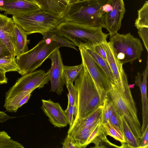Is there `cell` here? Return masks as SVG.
Masks as SVG:
<instances>
[{"instance_id": "9c48e42d", "label": "cell", "mask_w": 148, "mask_h": 148, "mask_svg": "<svg viewBox=\"0 0 148 148\" xmlns=\"http://www.w3.org/2000/svg\"><path fill=\"white\" fill-rule=\"evenodd\" d=\"M82 62L86 67L98 91L101 101H103L112 84L102 69L83 48H79Z\"/></svg>"}, {"instance_id": "d4e9b609", "label": "cell", "mask_w": 148, "mask_h": 148, "mask_svg": "<svg viewBox=\"0 0 148 148\" xmlns=\"http://www.w3.org/2000/svg\"><path fill=\"white\" fill-rule=\"evenodd\" d=\"M102 128L104 133L120 141L121 144L126 143L122 132L108 121L102 124Z\"/></svg>"}, {"instance_id": "3957f363", "label": "cell", "mask_w": 148, "mask_h": 148, "mask_svg": "<svg viewBox=\"0 0 148 148\" xmlns=\"http://www.w3.org/2000/svg\"><path fill=\"white\" fill-rule=\"evenodd\" d=\"M56 29L60 34L79 48L105 43L109 35L104 33L101 27H88L70 22H62Z\"/></svg>"}, {"instance_id": "f546056e", "label": "cell", "mask_w": 148, "mask_h": 148, "mask_svg": "<svg viewBox=\"0 0 148 148\" xmlns=\"http://www.w3.org/2000/svg\"><path fill=\"white\" fill-rule=\"evenodd\" d=\"M107 135L102 130L101 133L92 141L91 143H94L95 148H106L108 146L117 147H120L112 143L107 139Z\"/></svg>"}, {"instance_id": "7402d4cb", "label": "cell", "mask_w": 148, "mask_h": 148, "mask_svg": "<svg viewBox=\"0 0 148 148\" xmlns=\"http://www.w3.org/2000/svg\"><path fill=\"white\" fill-rule=\"evenodd\" d=\"M102 69L111 82L112 85H115V80L114 75L108 62L103 59L91 49L83 48Z\"/></svg>"}, {"instance_id": "7c38bea8", "label": "cell", "mask_w": 148, "mask_h": 148, "mask_svg": "<svg viewBox=\"0 0 148 148\" xmlns=\"http://www.w3.org/2000/svg\"><path fill=\"white\" fill-rule=\"evenodd\" d=\"M106 52L108 62L114 75L115 85L119 87L129 86L127 77L123 64L117 59L110 42L102 44Z\"/></svg>"}, {"instance_id": "4dcf8cb0", "label": "cell", "mask_w": 148, "mask_h": 148, "mask_svg": "<svg viewBox=\"0 0 148 148\" xmlns=\"http://www.w3.org/2000/svg\"><path fill=\"white\" fill-rule=\"evenodd\" d=\"M66 85L69 92L67 95L68 103L77 108V93L76 89L73 84L71 83H68Z\"/></svg>"}, {"instance_id": "ee69618b", "label": "cell", "mask_w": 148, "mask_h": 148, "mask_svg": "<svg viewBox=\"0 0 148 148\" xmlns=\"http://www.w3.org/2000/svg\"><path fill=\"white\" fill-rule=\"evenodd\" d=\"M25 1L36 3L34 0H23Z\"/></svg>"}, {"instance_id": "f35d334b", "label": "cell", "mask_w": 148, "mask_h": 148, "mask_svg": "<svg viewBox=\"0 0 148 148\" xmlns=\"http://www.w3.org/2000/svg\"><path fill=\"white\" fill-rule=\"evenodd\" d=\"M62 148H77L71 137L67 134L62 143Z\"/></svg>"}, {"instance_id": "e575fe53", "label": "cell", "mask_w": 148, "mask_h": 148, "mask_svg": "<svg viewBox=\"0 0 148 148\" xmlns=\"http://www.w3.org/2000/svg\"><path fill=\"white\" fill-rule=\"evenodd\" d=\"M102 130V124L101 120L98 123L90 134L86 143V146L89 144L91 143L95 138L101 133Z\"/></svg>"}, {"instance_id": "44dd1931", "label": "cell", "mask_w": 148, "mask_h": 148, "mask_svg": "<svg viewBox=\"0 0 148 148\" xmlns=\"http://www.w3.org/2000/svg\"><path fill=\"white\" fill-rule=\"evenodd\" d=\"M122 132L126 144L125 147L127 148H139L140 146V139L136 137L133 133L127 123L123 115L121 116Z\"/></svg>"}, {"instance_id": "4316f807", "label": "cell", "mask_w": 148, "mask_h": 148, "mask_svg": "<svg viewBox=\"0 0 148 148\" xmlns=\"http://www.w3.org/2000/svg\"><path fill=\"white\" fill-rule=\"evenodd\" d=\"M0 148H24L18 142L12 139L7 133L3 131L0 132Z\"/></svg>"}, {"instance_id": "6da1fadb", "label": "cell", "mask_w": 148, "mask_h": 148, "mask_svg": "<svg viewBox=\"0 0 148 148\" xmlns=\"http://www.w3.org/2000/svg\"><path fill=\"white\" fill-rule=\"evenodd\" d=\"M109 0H82L69 3L62 22H70L85 26L104 28L105 13L102 7Z\"/></svg>"}, {"instance_id": "ba28073f", "label": "cell", "mask_w": 148, "mask_h": 148, "mask_svg": "<svg viewBox=\"0 0 148 148\" xmlns=\"http://www.w3.org/2000/svg\"><path fill=\"white\" fill-rule=\"evenodd\" d=\"M49 81L48 72L42 70L22 75L5 93V100L24 92H32L37 88H43Z\"/></svg>"}, {"instance_id": "ac0fdd59", "label": "cell", "mask_w": 148, "mask_h": 148, "mask_svg": "<svg viewBox=\"0 0 148 148\" xmlns=\"http://www.w3.org/2000/svg\"><path fill=\"white\" fill-rule=\"evenodd\" d=\"M27 35L18 25L15 23L12 37L15 56H19L28 51Z\"/></svg>"}, {"instance_id": "e0dca14e", "label": "cell", "mask_w": 148, "mask_h": 148, "mask_svg": "<svg viewBox=\"0 0 148 148\" xmlns=\"http://www.w3.org/2000/svg\"><path fill=\"white\" fill-rule=\"evenodd\" d=\"M34 0L42 11L62 18L69 4L67 0Z\"/></svg>"}, {"instance_id": "1f68e13d", "label": "cell", "mask_w": 148, "mask_h": 148, "mask_svg": "<svg viewBox=\"0 0 148 148\" xmlns=\"http://www.w3.org/2000/svg\"><path fill=\"white\" fill-rule=\"evenodd\" d=\"M108 121L122 132L121 115L115 106L114 111L110 117Z\"/></svg>"}, {"instance_id": "60d3db41", "label": "cell", "mask_w": 148, "mask_h": 148, "mask_svg": "<svg viewBox=\"0 0 148 148\" xmlns=\"http://www.w3.org/2000/svg\"><path fill=\"white\" fill-rule=\"evenodd\" d=\"M31 93H30L28 94L26 97H25L20 102L18 106V108L21 107L23 105L26 103L29 99L31 95Z\"/></svg>"}, {"instance_id": "5b68a950", "label": "cell", "mask_w": 148, "mask_h": 148, "mask_svg": "<svg viewBox=\"0 0 148 148\" xmlns=\"http://www.w3.org/2000/svg\"><path fill=\"white\" fill-rule=\"evenodd\" d=\"M62 18L41 10L19 13L12 16L15 23L28 35L35 33L42 34L56 29L62 22Z\"/></svg>"}, {"instance_id": "74e56055", "label": "cell", "mask_w": 148, "mask_h": 148, "mask_svg": "<svg viewBox=\"0 0 148 148\" xmlns=\"http://www.w3.org/2000/svg\"><path fill=\"white\" fill-rule=\"evenodd\" d=\"M140 148H148V126L144 133L142 134L140 139Z\"/></svg>"}, {"instance_id": "b9f144b4", "label": "cell", "mask_w": 148, "mask_h": 148, "mask_svg": "<svg viewBox=\"0 0 148 148\" xmlns=\"http://www.w3.org/2000/svg\"><path fill=\"white\" fill-rule=\"evenodd\" d=\"M5 74L0 71V85L7 83V79L5 76Z\"/></svg>"}, {"instance_id": "ab89813d", "label": "cell", "mask_w": 148, "mask_h": 148, "mask_svg": "<svg viewBox=\"0 0 148 148\" xmlns=\"http://www.w3.org/2000/svg\"><path fill=\"white\" fill-rule=\"evenodd\" d=\"M16 118L8 116L5 112L0 111V123L5 122L9 119Z\"/></svg>"}, {"instance_id": "9a60e30c", "label": "cell", "mask_w": 148, "mask_h": 148, "mask_svg": "<svg viewBox=\"0 0 148 148\" xmlns=\"http://www.w3.org/2000/svg\"><path fill=\"white\" fill-rule=\"evenodd\" d=\"M148 72V59L146 67L142 74L138 72L135 77V83L138 86L141 92L142 103L143 123L141 126V134L145 132L148 126V101L147 95V83Z\"/></svg>"}, {"instance_id": "83f0119b", "label": "cell", "mask_w": 148, "mask_h": 148, "mask_svg": "<svg viewBox=\"0 0 148 148\" xmlns=\"http://www.w3.org/2000/svg\"><path fill=\"white\" fill-rule=\"evenodd\" d=\"M102 105L103 108L101 119L102 124L105 123L108 121L114 109L113 103L107 95L103 101Z\"/></svg>"}, {"instance_id": "484cf974", "label": "cell", "mask_w": 148, "mask_h": 148, "mask_svg": "<svg viewBox=\"0 0 148 148\" xmlns=\"http://www.w3.org/2000/svg\"><path fill=\"white\" fill-rule=\"evenodd\" d=\"M138 11V16L135 21V26L138 29L143 27H148V1L145 2Z\"/></svg>"}, {"instance_id": "603a6c76", "label": "cell", "mask_w": 148, "mask_h": 148, "mask_svg": "<svg viewBox=\"0 0 148 148\" xmlns=\"http://www.w3.org/2000/svg\"><path fill=\"white\" fill-rule=\"evenodd\" d=\"M84 67L82 62L74 66H64L63 75L65 84L73 82L79 77L83 71Z\"/></svg>"}, {"instance_id": "7bdbcfd3", "label": "cell", "mask_w": 148, "mask_h": 148, "mask_svg": "<svg viewBox=\"0 0 148 148\" xmlns=\"http://www.w3.org/2000/svg\"><path fill=\"white\" fill-rule=\"evenodd\" d=\"M69 3H73L82 0H67Z\"/></svg>"}, {"instance_id": "7a4b0ae2", "label": "cell", "mask_w": 148, "mask_h": 148, "mask_svg": "<svg viewBox=\"0 0 148 148\" xmlns=\"http://www.w3.org/2000/svg\"><path fill=\"white\" fill-rule=\"evenodd\" d=\"M83 65L84 70L75 81L74 85L77 93V113L72 125L86 117L102 105L95 84L86 67Z\"/></svg>"}, {"instance_id": "8fae6325", "label": "cell", "mask_w": 148, "mask_h": 148, "mask_svg": "<svg viewBox=\"0 0 148 148\" xmlns=\"http://www.w3.org/2000/svg\"><path fill=\"white\" fill-rule=\"evenodd\" d=\"M111 8L105 14L104 28L110 36L116 33L121 27V21L125 12L123 0H110Z\"/></svg>"}, {"instance_id": "cb8c5ba5", "label": "cell", "mask_w": 148, "mask_h": 148, "mask_svg": "<svg viewBox=\"0 0 148 148\" xmlns=\"http://www.w3.org/2000/svg\"><path fill=\"white\" fill-rule=\"evenodd\" d=\"M56 28L42 34L43 39H49L57 42L60 47H66L77 50L76 46L64 36L60 34Z\"/></svg>"}, {"instance_id": "836d02e7", "label": "cell", "mask_w": 148, "mask_h": 148, "mask_svg": "<svg viewBox=\"0 0 148 148\" xmlns=\"http://www.w3.org/2000/svg\"><path fill=\"white\" fill-rule=\"evenodd\" d=\"M0 59H15L8 48L0 39Z\"/></svg>"}, {"instance_id": "2e32d148", "label": "cell", "mask_w": 148, "mask_h": 148, "mask_svg": "<svg viewBox=\"0 0 148 148\" xmlns=\"http://www.w3.org/2000/svg\"><path fill=\"white\" fill-rule=\"evenodd\" d=\"M15 24L12 18L0 14V39L8 48L14 58L15 56L12 37Z\"/></svg>"}, {"instance_id": "f1b7e54d", "label": "cell", "mask_w": 148, "mask_h": 148, "mask_svg": "<svg viewBox=\"0 0 148 148\" xmlns=\"http://www.w3.org/2000/svg\"><path fill=\"white\" fill-rule=\"evenodd\" d=\"M14 59H0V71L5 73L9 71L18 72L19 69Z\"/></svg>"}, {"instance_id": "8d00e7d4", "label": "cell", "mask_w": 148, "mask_h": 148, "mask_svg": "<svg viewBox=\"0 0 148 148\" xmlns=\"http://www.w3.org/2000/svg\"><path fill=\"white\" fill-rule=\"evenodd\" d=\"M87 48L91 49L103 59L108 62L106 53L102 44H98L92 47Z\"/></svg>"}, {"instance_id": "52a82bcc", "label": "cell", "mask_w": 148, "mask_h": 148, "mask_svg": "<svg viewBox=\"0 0 148 148\" xmlns=\"http://www.w3.org/2000/svg\"><path fill=\"white\" fill-rule=\"evenodd\" d=\"M110 42L117 59L123 64H132L140 58L143 51L140 40L130 33L120 34L118 33L110 36Z\"/></svg>"}, {"instance_id": "30bf717a", "label": "cell", "mask_w": 148, "mask_h": 148, "mask_svg": "<svg viewBox=\"0 0 148 148\" xmlns=\"http://www.w3.org/2000/svg\"><path fill=\"white\" fill-rule=\"evenodd\" d=\"M48 58L51 62V67L47 71L51 84V91L60 95L65 83L63 75L64 65L59 49L53 53Z\"/></svg>"}, {"instance_id": "277c9868", "label": "cell", "mask_w": 148, "mask_h": 148, "mask_svg": "<svg viewBox=\"0 0 148 148\" xmlns=\"http://www.w3.org/2000/svg\"><path fill=\"white\" fill-rule=\"evenodd\" d=\"M107 95L112 101L121 116H124L135 136L140 139L142 136L141 126L129 86L123 88L112 85L108 91Z\"/></svg>"}, {"instance_id": "d6986e66", "label": "cell", "mask_w": 148, "mask_h": 148, "mask_svg": "<svg viewBox=\"0 0 148 148\" xmlns=\"http://www.w3.org/2000/svg\"><path fill=\"white\" fill-rule=\"evenodd\" d=\"M103 108V106L100 105L86 117L69 127L67 134L71 135L82 128L97 123L101 120Z\"/></svg>"}, {"instance_id": "d6a6232c", "label": "cell", "mask_w": 148, "mask_h": 148, "mask_svg": "<svg viewBox=\"0 0 148 148\" xmlns=\"http://www.w3.org/2000/svg\"><path fill=\"white\" fill-rule=\"evenodd\" d=\"M69 127L72 125L76 117L77 108L68 103L66 109L64 111Z\"/></svg>"}, {"instance_id": "d590c367", "label": "cell", "mask_w": 148, "mask_h": 148, "mask_svg": "<svg viewBox=\"0 0 148 148\" xmlns=\"http://www.w3.org/2000/svg\"><path fill=\"white\" fill-rule=\"evenodd\" d=\"M138 33L141 38L147 52H148V27H144L138 29Z\"/></svg>"}, {"instance_id": "5bb4252c", "label": "cell", "mask_w": 148, "mask_h": 148, "mask_svg": "<svg viewBox=\"0 0 148 148\" xmlns=\"http://www.w3.org/2000/svg\"><path fill=\"white\" fill-rule=\"evenodd\" d=\"M41 10L37 4L23 0H0V11L12 15Z\"/></svg>"}, {"instance_id": "ffe728a7", "label": "cell", "mask_w": 148, "mask_h": 148, "mask_svg": "<svg viewBox=\"0 0 148 148\" xmlns=\"http://www.w3.org/2000/svg\"><path fill=\"white\" fill-rule=\"evenodd\" d=\"M97 123L90 127L82 128L71 135L67 134L73 141L77 148H85L86 147L88 139Z\"/></svg>"}, {"instance_id": "4fadbf2b", "label": "cell", "mask_w": 148, "mask_h": 148, "mask_svg": "<svg viewBox=\"0 0 148 148\" xmlns=\"http://www.w3.org/2000/svg\"><path fill=\"white\" fill-rule=\"evenodd\" d=\"M42 109L54 127L61 128L67 125L68 122L65 111L59 103L54 102L50 99H42Z\"/></svg>"}, {"instance_id": "8992f818", "label": "cell", "mask_w": 148, "mask_h": 148, "mask_svg": "<svg viewBox=\"0 0 148 148\" xmlns=\"http://www.w3.org/2000/svg\"><path fill=\"white\" fill-rule=\"evenodd\" d=\"M60 47L56 41L43 39L32 49L15 58L19 69L18 72L23 75L35 71L53 53Z\"/></svg>"}]
</instances>
